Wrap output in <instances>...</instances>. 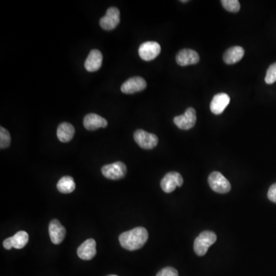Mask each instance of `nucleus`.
<instances>
[{
  "label": "nucleus",
  "instance_id": "obj_16",
  "mask_svg": "<svg viewBox=\"0 0 276 276\" xmlns=\"http://www.w3.org/2000/svg\"><path fill=\"white\" fill-rule=\"evenodd\" d=\"M78 257L83 260H91L95 256L97 251H96V242L93 239H88L86 241L84 242L77 250Z\"/></svg>",
  "mask_w": 276,
  "mask_h": 276
},
{
  "label": "nucleus",
  "instance_id": "obj_13",
  "mask_svg": "<svg viewBox=\"0 0 276 276\" xmlns=\"http://www.w3.org/2000/svg\"><path fill=\"white\" fill-rule=\"evenodd\" d=\"M176 61L177 64L181 66H187L190 65H195L200 61V56L198 53L194 50L185 49L181 50L176 56Z\"/></svg>",
  "mask_w": 276,
  "mask_h": 276
},
{
  "label": "nucleus",
  "instance_id": "obj_25",
  "mask_svg": "<svg viewBox=\"0 0 276 276\" xmlns=\"http://www.w3.org/2000/svg\"><path fill=\"white\" fill-rule=\"evenodd\" d=\"M268 198L273 203H276V183L270 187L268 191Z\"/></svg>",
  "mask_w": 276,
  "mask_h": 276
},
{
  "label": "nucleus",
  "instance_id": "obj_12",
  "mask_svg": "<svg viewBox=\"0 0 276 276\" xmlns=\"http://www.w3.org/2000/svg\"><path fill=\"white\" fill-rule=\"evenodd\" d=\"M48 233H49L50 239H51L52 243L59 245L61 244L64 240L66 230V228L58 219H53L50 222Z\"/></svg>",
  "mask_w": 276,
  "mask_h": 276
},
{
  "label": "nucleus",
  "instance_id": "obj_22",
  "mask_svg": "<svg viewBox=\"0 0 276 276\" xmlns=\"http://www.w3.org/2000/svg\"><path fill=\"white\" fill-rule=\"evenodd\" d=\"M221 4L227 11L231 13H237L240 11V4L238 0H222Z\"/></svg>",
  "mask_w": 276,
  "mask_h": 276
},
{
  "label": "nucleus",
  "instance_id": "obj_1",
  "mask_svg": "<svg viewBox=\"0 0 276 276\" xmlns=\"http://www.w3.org/2000/svg\"><path fill=\"white\" fill-rule=\"evenodd\" d=\"M147 240L148 232L144 227H137L122 233L119 236V242L122 247L129 251L141 249Z\"/></svg>",
  "mask_w": 276,
  "mask_h": 276
},
{
  "label": "nucleus",
  "instance_id": "obj_2",
  "mask_svg": "<svg viewBox=\"0 0 276 276\" xmlns=\"http://www.w3.org/2000/svg\"><path fill=\"white\" fill-rule=\"evenodd\" d=\"M217 236L212 231H203L196 237L193 244V249L196 255L203 256L206 255L208 249L216 241Z\"/></svg>",
  "mask_w": 276,
  "mask_h": 276
},
{
  "label": "nucleus",
  "instance_id": "obj_14",
  "mask_svg": "<svg viewBox=\"0 0 276 276\" xmlns=\"http://www.w3.org/2000/svg\"><path fill=\"white\" fill-rule=\"evenodd\" d=\"M230 102V96L225 93L215 94L210 104V110L214 115H221Z\"/></svg>",
  "mask_w": 276,
  "mask_h": 276
},
{
  "label": "nucleus",
  "instance_id": "obj_21",
  "mask_svg": "<svg viewBox=\"0 0 276 276\" xmlns=\"http://www.w3.org/2000/svg\"><path fill=\"white\" fill-rule=\"evenodd\" d=\"M11 137L10 132L4 127L0 128V148H7L10 145Z\"/></svg>",
  "mask_w": 276,
  "mask_h": 276
},
{
  "label": "nucleus",
  "instance_id": "obj_17",
  "mask_svg": "<svg viewBox=\"0 0 276 276\" xmlns=\"http://www.w3.org/2000/svg\"><path fill=\"white\" fill-rule=\"evenodd\" d=\"M84 126L88 131H95L101 128H106L107 126V122L102 117L97 114H88L84 118Z\"/></svg>",
  "mask_w": 276,
  "mask_h": 276
},
{
  "label": "nucleus",
  "instance_id": "obj_23",
  "mask_svg": "<svg viewBox=\"0 0 276 276\" xmlns=\"http://www.w3.org/2000/svg\"><path fill=\"white\" fill-rule=\"evenodd\" d=\"M265 82L268 85H271L276 82V63L268 67L265 78Z\"/></svg>",
  "mask_w": 276,
  "mask_h": 276
},
{
  "label": "nucleus",
  "instance_id": "obj_3",
  "mask_svg": "<svg viewBox=\"0 0 276 276\" xmlns=\"http://www.w3.org/2000/svg\"><path fill=\"white\" fill-rule=\"evenodd\" d=\"M209 187L213 191L219 193H227L231 190V184L221 173L214 171L208 178Z\"/></svg>",
  "mask_w": 276,
  "mask_h": 276
},
{
  "label": "nucleus",
  "instance_id": "obj_10",
  "mask_svg": "<svg viewBox=\"0 0 276 276\" xmlns=\"http://www.w3.org/2000/svg\"><path fill=\"white\" fill-rule=\"evenodd\" d=\"M29 239V234L26 231H19L14 236L4 240V246L7 250L13 248L21 249L27 245Z\"/></svg>",
  "mask_w": 276,
  "mask_h": 276
},
{
  "label": "nucleus",
  "instance_id": "obj_9",
  "mask_svg": "<svg viewBox=\"0 0 276 276\" xmlns=\"http://www.w3.org/2000/svg\"><path fill=\"white\" fill-rule=\"evenodd\" d=\"M161 51L160 44L156 42H146L141 44L138 49L140 57L144 61H151L156 59Z\"/></svg>",
  "mask_w": 276,
  "mask_h": 276
},
{
  "label": "nucleus",
  "instance_id": "obj_19",
  "mask_svg": "<svg viewBox=\"0 0 276 276\" xmlns=\"http://www.w3.org/2000/svg\"><path fill=\"white\" fill-rule=\"evenodd\" d=\"M75 132V128L71 124L63 122L58 127L57 137L61 142H69L73 138Z\"/></svg>",
  "mask_w": 276,
  "mask_h": 276
},
{
  "label": "nucleus",
  "instance_id": "obj_26",
  "mask_svg": "<svg viewBox=\"0 0 276 276\" xmlns=\"http://www.w3.org/2000/svg\"><path fill=\"white\" fill-rule=\"evenodd\" d=\"M108 276H118V275H116V274H111V275H108Z\"/></svg>",
  "mask_w": 276,
  "mask_h": 276
},
{
  "label": "nucleus",
  "instance_id": "obj_24",
  "mask_svg": "<svg viewBox=\"0 0 276 276\" xmlns=\"http://www.w3.org/2000/svg\"><path fill=\"white\" fill-rule=\"evenodd\" d=\"M156 276H179L178 271L173 267H166L160 270Z\"/></svg>",
  "mask_w": 276,
  "mask_h": 276
},
{
  "label": "nucleus",
  "instance_id": "obj_11",
  "mask_svg": "<svg viewBox=\"0 0 276 276\" xmlns=\"http://www.w3.org/2000/svg\"><path fill=\"white\" fill-rule=\"evenodd\" d=\"M146 87H147V82L144 78H141V77L136 76L132 77V78L127 80L122 85L121 90L125 94H131L144 91Z\"/></svg>",
  "mask_w": 276,
  "mask_h": 276
},
{
  "label": "nucleus",
  "instance_id": "obj_7",
  "mask_svg": "<svg viewBox=\"0 0 276 276\" xmlns=\"http://www.w3.org/2000/svg\"><path fill=\"white\" fill-rule=\"evenodd\" d=\"M184 184V179L181 174L177 172H170L163 177L160 182L162 190L167 193H172L176 187H180Z\"/></svg>",
  "mask_w": 276,
  "mask_h": 276
},
{
  "label": "nucleus",
  "instance_id": "obj_6",
  "mask_svg": "<svg viewBox=\"0 0 276 276\" xmlns=\"http://www.w3.org/2000/svg\"><path fill=\"white\" fill-rule=\"evenodd\" d=\"M120 23V11L116 7L107 9L106 14L100 19V26L104 30L115 29Z\"/></svg>",
  "mask_w": 276,
  "mask_h": 276
},
{
  "label": "nucleus",
  "instance_id": "obj_20",
  "mask_svg": "<svg viewBox=\"0 0 276 276\" xmlns=\"http://www.w3.org/2000/svg\"><path fill=\"white\" fill-rule=\"evenodd\" d=\"M57 189L60 193L68 194L72 193L75 189V183L70 176H65L59 180L57 184Z\"/></svg>",
  "mask_w": 276,
  "mask_h": 276
},
{
  "label": "nucleus",
  "instance_id": "obj_8",
  "mask_svg": "<svg viewBox=\"0 0 276 276\" xmlns=\"http://www.w3.org/2000/svg\"><path fill=\"white\" fill-rule=\"evenodd\" d=\"M196 122V111L193 107H188L184 115L175 117L174 119V124L181 130H189L193 128Z\"/></svg>",
  "mask_w": 276,
  "mask_h": 276
},
{
  "label": "nucleus",
  "instance_id": "obj_15",
  "mask_svg": "<svg viewBox=\"0 0 276 276\" xmlns=\"http://www.w3.org/2000/svg\"><path fill=\"white\" fill-rule=\"evenodd\" d=\"M102 61L103 56L101 51L97 49L91 50L85 60V69L90 72H97L102 66Z\"/></svg>",
  "mask_w": 276,
  "mask_h": 276
},
{
  "label": "nucleus",
  "instance_id": "obj_27",
  "mask_svg": "<svg viewBox=\"0 0 276 276\" xmlns=\"http://www.w3.org/2000/svg\"><path fill=\"white\" fill-rule=\"evenodd\" d=\"M181 2H182V3H187V2H188V1H181Z\"/></svg>",
  "mask_w": 276,
  "mask_h": 276
},
{
  "label": "nucleus",
  "instance_id": "obj_4",
  "mask_svg": "<svg viewBox=\"0 0 276 276\" xmlns=\"http://www.w3.org/2000/svg\"><path fill=\"white\" fill-rule=\"evenodd\" d=\"M134 138L135 142L141 148L145 149V150L154 148L158 144V137L155 134L147 132L144 130H137L134 132Z\"/></svg>",
  "mask_w": 276,
  "mask_h": 276
},
{
  "label": "nucleus",
  "instance_id": "obj_5",
  "mask_svg": "<svg viewBox=\"0 0 276 276\" xmlns=\"http://www.w3.org/2000/svg\"><path fill=\"white\" fill-rule=\"evenodd\" d=\"M101 172L107 179L117 181L125 177L127 174V167L123 162H115L103 167L101 168Z\"/></svg>",
  "mask_w": 276,
  "mask_h": 276
},
{
  "label": "nucleus",
  "instance_id": "obj_18",
  "mask_svg": "<svg viewBox=\"0 0 276 276\" xmlns=\"http://www.w3.org/2000/svg\"><path fill=\"white\" fill-rule=\"evenodd\" d=\"M244 54L245 51L242 47H231L224 53V60L227 65L236 64L243 59Z\"/></svg>",
  "mask_w": 276,
  "mask_h": 276
}]
</instances>
